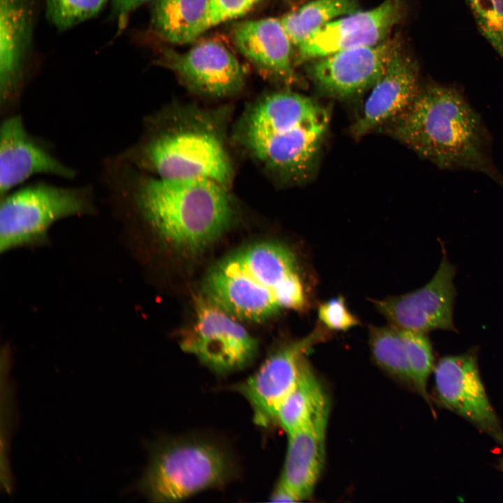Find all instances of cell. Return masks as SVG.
Returning a JSON list of instances; mask_svg holds the SVG:
<instances>
[{
	"mask_svg": "<svg viewBox=\"0 0 503 503\" xmlns=\"http://www.w3.org/2000/svg\"><path fill=\"white\" fill-rule=\"evenodd\" d=\"M109 0H46L45 16L58 31H64L99 14Z\"/></svg>",
	"mask_w": 503,
	"mask_h": 503,
	"instance_id": "cb8c5ba5",
	"label": "cell"
},
{
	"mask_svg": "<svg viewBox=\"0 0 503 503\" xmlns=\"http://www.w3.org/2000/svg\"><path fill=\"white\" fill-rule=\"evenodd\" d=\"M262 0H212L207 29L247 13Z\"/></svg>",
	"mask_w": 503,
	"mask_h": 503,
	"instance_id": "83f0119b",
	"label": "cell"
},
{
	"mask_svg": "<svg viewBox=\"0 0 503 503\" xmlns=\"http://www.w3.org/2000/svg\"><path fill=\"white\" fill-rule=\"evenodd\" d=\"M318 316L321 324L330 330L345 331L359 323L342 297L321 303L318 308Z\"/></svg>",
	"mask_w": 503,
	"mask_h": 503,
	"instance_id": "4316f807",
	"label": "cell"
},
{
	"mask_svg": "<svg viewBox=\"0 0 503 503\" xmlns=\"http://www.w3.org/2000/svg\"><path fill=\"white\" fill-rule=\"evenodd\" d=\"M369 344L375 363L397 380L411 386L407 329L393 325L371 326Z\"/></svg>",
	"mask_w": 503,
	"mask_h": 503,
	"instance_id": "603a6c76",
	"label": "cell"
},
{
	"mask_svg": "<svg viewBox=\"0 0 503 503\" xmlns=\"http://www.w3.org/2000/svg\"><path fill=\"white\" fill-rule=\"evenodd\" d=\"M157 61L173 71L191 91L207 97L234 95L246 81L245 67L227 45L217 39L203 40L184 52L164 50Z\"/></svg>",
	"mask_w": 503,
	"mask_h": 503,
	"instance_id": "30bf717a",
	"label": "cell"
},
{
	"mask_svg": "<svg viewBox=\"0 0 503 503\" xmlns=\"http://www.w3.org/2000/svg\"><path fill=\"white\" fill-rule=\"evenodd\" d=\"M401 14L399 0H385L372 9L357 10L339 17L315 31L297 48V62L378 44L386 39Z\"/></svg>",
	"mask_w": 503,
	"mask_h": 503,
	"instance_id": "5bb4252c",
	"label": "cell"
},
{
	"mask_svg": "<svg viewBox=\"0 0 503 503\" xmlns=\"http://www.w3.org/2000/svg\"><path fill=\"white\" fill-rule=\"evenodd\" d=\"M212 0H154L151 28L160 39L173 44L194 41L207 30Z\"/></svg>",
	"mask_w": 503,
	"mask_h": 503,
	"instance_id": "ffe728a7",
	"label": "cell"
},
{
	"mask_svg": "<svg viewBox=\"0 0 503 503\" xmlns=\"http://www.w3.org/2000/svg\"><path fill=\"white\" fill-rule=\"evenodd\" d=\"M385 126L394 138L442 170L483 173L503 186L491 139L479 114L456 89L431 84Z\"/></svg>",
	"mask_w": 503,
	"mask_h": 503,
	"instance_id": "7a4b0ae2",
	"label": "cell"
},
{
	"mask_svg": "<svg viewBox=\"0 0 503 503\" xmlns=\"http://www.w3.org/2000/svg\"><path fill=\"white\" fill-rule=\"evenodd\" d=\"M407 338L411 386L429 402L427 382L434 365L431 343L425 333L407 329Z\"/></svg>",
	"mask_w": 503,
	"mask_h": 503,
	"instance_id": "d4e9b609",
	"label": "cell"
},
{
	"mask_svg": "<svg viewBox=\"0 0 503 503\" xmlns=\"http://www.w3.org/2000/svg\"><path fill=\"white\" fill-rule=\"evenodd\" d=\"M328 416L288 435L289 440L279 481L302 501L309 497L316 484L324 460Z\"/></svg>",
	"mask_w": 503,
	"mask_h": 503,
	"instance_id": "d6986e66",
	"label": "cell"
},
{
	"mask_svg": "<svg viewBox=\"0 0 503 503\" xmlns=\"http://www.w3.org/2000/svg\"><path fill=\"white\" fill-rule=\"evenodd\" d=\"M328 125L293 122L243 121L240 140L263 168L282 179L298 181L311 172Z\"/></svg>",
	"mask_w": 503,
	"mask_h": 503,
	"instance_id": "52a82bcc",
	"label": "cell"
},
{
	"mask_svg": "<svg viewBox=\"0 0 503 503\" xmlns=\"http://www.w3.org/2000/svg\"><path fill=\"white\" fill-rule=\"evenodd\" d=\"M398 45L391 40L341 50L319 58L310 74L314 84L330 97L347 99L370 90L385 72Z\"/></svg>",
	"mask_w": 503,
	"mask_h": 503,
	"instance_id": "4fadbf2b",
	"label": "cell"
},
{
	"mask_svg": "<svg viewBox=\"0 0 503 503\" xmlns=\"http://www.w3.org/2000/svg\"><path fill=\"white\" fill-rule=\"evenodd\" d=\"M36 0H0V103L12 112L24 87L32 47Z\"/></svg>",
	"mask_w": 503,
	"mask_h": 503,
	"instance_id": "2e32d148",
	"label": "cell"
},
{
	"mask_svg": "<svg viewBox=\"0 0 503 503\" xmlns=\"http://www.w3.org/2000/svg\"><path fill=\"white\" fill-rule=\"evenodd\" d=\"M434 377L444 406L503 444V430L480 377L474 351L442 358Z\"/></svg>",
	"mask_w": 503,
	"mask_h": 503,
	"instance_id": "7c38bea8",
	"label": "cell"
},
{
	"mask_svg": "<svg viewBox=\"0 0 503 503\" xmlns=\"http://www.w3.org/2000/svg\"><path fill=\"white\" fill-rule=\"evenodd\" d=\"M204 291L238 319L251 322L307 305L296 256L275 241L254 242L224 257L207 275Z\"/></svg>",
	"mask_w": 503,
	"mask_h": 503,
	"instance_id": "3957f363",
	"label": "cell"
},
{
	"mask_svg": "<svg viewBox=\"0 0 503 503\" xmlns=\"http://www.w3.org/2000/svg\"><path fill=\"white\" fill-rule=\"evenodd\" d=\"M485 38L503 59V0H467Z\"/></svg>",
	"mask_w": 503,
	"mask_h": 503,
	"instance_id": "484cf974",
	"label": "cell"
},
{
	"mask_svg": "<svg viewBox=\"0 0 503 503\" xmlns=\"http://www.w3.org/2000/svg\"><path fill=\"white\" fill-rule=\"evenodd\" d=\"M239 321L203 296L196 300L195 319L182 333L180 347L219 375L244 369L255 358L258 344Z\"/></svg>",
	"mask_w": 503,
	"mask_h": 503,
	"instance_id": "ba28073f",
	"label": "cell"
},
{
	"mask_svg": "<svg viewBox=\"0 0 503 503\" xmlns=\"http://www.w3.org/2000/svg\"><path fill=\"white\" fill-rule=\"evenodd\" d=\"M154 0H110V19L116 24L118 32L122 31L131 13L143 4Z\"/></svg>",
	"mask_w": 503,
	"mask_h": 503,
	"instance_id": "f1b7e54d",
	"label": "cell"
},
{
	"mask_svg": "<svg viewBox=\"0 0 503 503\" xmlns=\"http://www.w3.org/2000/svg\"><path fill=\"white\" fill-rule=\"evenodd\" d=\"M357 10L358 0H313L280 20L293 46L298 48L328 23Z\"/></svg>",
	"mask_w": 503,
	"mask_h": 503,
	"instance_id": "7402d4cb",
	"label": "cell"
},
{
	"mask_svg": "<svg viewBox=\"0 0 503 503\" xmlns=\"http://www.w3.org/2000/svg\"><path fill=\"white\" fill-rule=\"evenodd\" d=\"M237 474V463L222 442L202 435L175 436L150 446L138 486L151 502H177L221 488Z\"/></svg>",
	"mask_w": 503,
	"mask_h": 503,
	"instance_id": "5b68a950",
	"label": "cell"
},
{
	"mask_svg": "<svg viewBox=\"0 0 503 503\" xmlns=\"http://www.w3.org/2000/svg\"><path fill=\"white\" fill-rule=\"evenodd\" d=\"M94 212V193L89 186L38 182L16 188L1 196L0 251L43 242L56 222Z\"/></svg>",
	"mask_w": 503,
	"mask_h": 503,
	"instance_id": "8992f818",
	"label": "cell"
},
{
	"mask_svg": "<svg viewBox=\"0 0 503 503\" xmlns=\"http://www.w3.org/2000/svg\"><path fill=\"white\" fill-rule=\"evenodd\" d=\"M273 502H296L301 501L298 495L281 481H278L270 495Z\"/></svg>",
	"mask_w": 503,
	"mask_h": 503,
	"instance_id": "f546056e",
	"label": "cell"
},
{
	"mask_svg": "<svg viewBox=\"0 0 503 503\" xmlns=\"http://www.w3.org/2000/svg\"><path fill=\"white\" fill-rule=\"evenodd\" d=\"M327 328L317 326L302 339L272 351L249 377L231 386L249 403L253 421L258 426L276 425L277 410L297 383L306 358L314 344L326 340Z\"/></svg>",
	"mask_w": 503,
	"mask_h": 503,
	"instance_id": "9c48e42d",
	"label": "cell"
},
{
	"mask_svg": "<svg viewBox=\"0 0 503 503\" xmlns=\"http://www.w3.org/2000/svg\"><path fill=\"white\" fill-rule=\"evenodd\" d=\"M431 280L410 293L376 300L375 306L391 325L425 333L434 330L455 331L453 321L455 267L446 255Z\"/></svg>",
	"mask_w": 503,
	"mask_h": 503,
	"instance_id": "8fae6325",
	"label": "cell"
},
{
	"mask_svg": "<svg viewBox=\"0 0 503 503\" xmlns=\"http://www.w3.org/2000/svg\"><path fill=\"white\" fill-rule=\"evenodd\" d=\"M36 175L73 179L76 171L59 160L44 140L29 133L20 115H8L0 126V196Z\"/></svg>",
	"mask_w": 503,
	"mask_h": 503,
	"instance_id": "9a60e30c",
	"label": "cell"
},
{
	"mask_svg": "<svg viewBox=\"0 0 503 503\" xmlns=\"http://www.w3.org/2000/svg\"><path fill=\"white\" fill-rule=\"evenodd\" d=\"M150 119L140 139L118 156L135 168L167 179H204L228 187L233 166L221 127L198 111Z\"/></svg>",
	"mask_w": 503,
	"mask_h": 503,
	"instance_id": "277c9868",
	"label": "cell"
},
{
	"mask_svg": "<svg viewBox=\"0 0 503 503\" xmlns=\"http://www.w3.org/2000/svg\"><path fill=\"white\" fill-rule=\"evenodd\" d=\"M420 90L416 63L399 48L370 89L362 112L352 126L356 137L385 126L411 103Z\"/></svg>",
	"mask_w": 503,
	"mask_h": 503,
	"instance_id": "e0dca14e",
	"label": "cell"
},
{
	"mask_svg": "<svg viewBox=\"0 0 503 503\" xmlns=\"http://www.w3.org/2000/svg\"><path fill=\"white\" fill-rule=\"evenodd\" d=\"M235 47L263 76L291 83L295 78L292 43L280 19L245 20L231 31Z\"/></svg>",
	"mask_w": 503,
	"mask_h": 503,
	"instance_id": "ac0fdd59",
	"label": "cell"
},
{
	"mask_svg": "<svg viewBox=\"0 0 503 503\" xmlns=\"http://www.w3.org/2000/svg\"><path fill=\"white\" fill-rule=\"evenodd\" d=\"M329 409L328 397L306 360L297 383L277 410L276 425L290 435L329 416Z\"/></svg>",
	"mask_w": 503,
	"mask_h": 503,
	"instance_id": "44dd1931",
	"label": "cell"
},
{
	"mask_svg": "<svg viewBox=\"0 0 503 503\" xmlns=\"http://www.w3.org/2000/svg\"><path fill=\"white\" fill-rule=\"evenodd\" d=\"M110 196L133 207L166 243L200 252L228 228L234 204L228 187L204 179H167L143 173L115 156L105 166Z\"/></svg>",
	"mask_w": 503,
	"mask_h": 503,
	"instance_id": "6da1fadb",
	"label": "cell"
}]
</instances>
